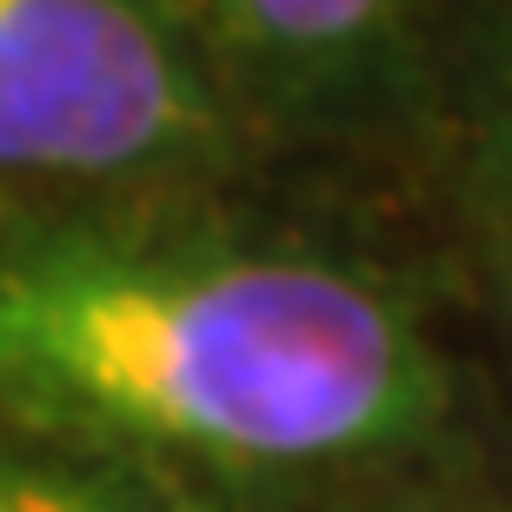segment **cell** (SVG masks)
Instances as JSON below:
<instances>
[{"label":"cell","instance_id":"5","mask_svg":"<svg viewBox=\"0 0 512 512\" xmlns=\"http://www.w3.org/2000/svg\"><path fill=\"white\" fill-rule=\"evenodd\" d=\"M0 512H213L147 473L0 433Z\"/></svg>","mask_w":512,"mask_h":512},{"label":"cell","instance_id":"1","mask_svg":"<svg viewBox=\"0 0 512 512\" xmlns=\"http://www.w3.org/2000/svg\"><path fill=\"white\" fill-rule=\"evenodd\" d=\"M459 373L399 273L187 193L0 227V433L173 493L293 499L439 459Z\"/></svg>","mask_w":512,"mask_h":512},{"label":"cell","instance_id":"4","mask_svg":"<svg viewBox=\"0 0 512 512\" xmlns=\"http://www.w3.org/2000/svg\"><path fill=\"white\" fill-rule=\"evenodd\" d=\"M413 147L439 167L473 300L512 360V0H459Z\"/></svg>","mask_w":512,"mask_h":512},{"label":"cell","instance_id":"2","mask_svg":"<svg viewBox=\"0 0 512 512\" xmlns=\"http://www.w3.org/2000/svg\"><path fill=\"white\" fill-rule=\"evenodd\" d=\"M260 153L167 0H0V180L187 193Z\"/></svg>","mask_w":512,"mask_h":512},{"label":"cell","instance_id":"3","mask_svg":"<svg viewBox=\"0 0 512 512\" xmlns=\"http://www.w3.org/2000/svg\"><path fill=\"white\" fill-rule=\"evenodd\" d=\"M260 147H413L459 0H167Z\"/></svg>","mask_w":512,"mask_h":512}]
</instances>
